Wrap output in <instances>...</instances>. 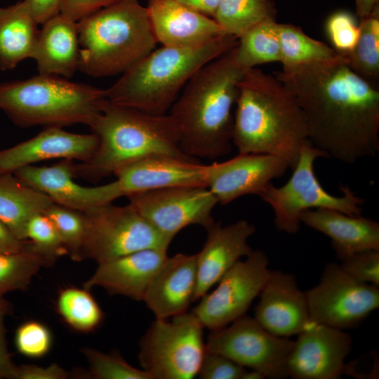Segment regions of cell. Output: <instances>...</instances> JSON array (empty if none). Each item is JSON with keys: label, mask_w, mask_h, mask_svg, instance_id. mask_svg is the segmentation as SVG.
Instances as JSON below:
<instances>
[{"label": "cell", "mask_w": 379, "mask_h": 379, "mask_svg": "<svg viewBox=\"0 0 379 379\" xmlns=\"http://www.w3.org/2000/svg\"><path fill=\"white\" fill-rule=\"evenodd\" d=\"M52 343L48 328L36 321H29L20 325L15 335L18 351L28 357L38 358L46 354Z\"/></svg>", "instance_id": "obj_38"}, {"label": "cell", "mask_w": 379, "mask_h": 379, "mask_svg": "<svg viewBox=\"0 0 379 379\" xmlns=\"http://www.w3.org/2000/svg\"><path fill=\"white\" fill-rule=\"evenodd\" d=\"M378 287L354 279L339 264H326L319 284L305 292L310 321L354 328L378 308Z\"/></svg>", "instance_id": "obj_12"}, {"label": "cell", "mask_w": 379, "mask_h": 379, "mask_svg": "<svg viewBox=\"0 0 379 379\" xmlns=\"http://www.w3.org/2000/svg\"><path fill=\"white\" fill-rule=\"evenodd\" d=\"M57 309L63 320L73 329L91 332L102 323L104 314L88 289L69 287L58 297Z\"/></svg>", "instance_id": "obj_33"}, {"label": "cell", "mask_w": 379, "mask_h": 379, "mask_svg": "<svg viewBox=\"0 0 379 379\" xmlns=\"http://www.w3.org/2000/svg\"><path fill=\"white\" fill-rule=\"evenodd\" d=\"M273 0H221L213 19L225 34L239 39L256 25L276 20Z\"/></svg>", "instance_id": "obj_31"}, {"label": "cell", "mask_w": 379, "mask_h": 379, "mask_svg": "<svg viewBox=\"0 0 379 379\" xmlns=\"http://www.w3.org/2000/svg\"><path fill=\"white\" fill-rule=\"evenodd\" d=\"M255 227L245 220L222 226L215 223L207 230V237L197 255V288L194 302L214 286L242 257L253 249L248 244Z\"/></svg>", "instance_id": "obj_20"}, {"label": "cell", "mask_w": 379, "mask_h": 379, "mask_svg": "<svg viewBox=\"0 0 379 379\" xmlns=\"http://www.w3.org/2000/svg\"><path fill=\"white\" fill-rule=\"evenodd\" d=\"M355 4V15L359 18L368 15L373 9L379 5V0H354Z\"/></svg>", "instance_id": "obj_48"}, {"label": "cell", "mask_w": 379, "mask_h": 379, "mask_svg": "<svg viewBox=\"0 0 379 379\" xmlns=\"http://www.w3.org/2000/svg\"><path fill=\"white\" fill-rule=\"evenodd\" d=\"M294 340L266 331L254 319L244 315L222 328L212 330L206 351L225 356L265 378L287 377L286 363Z\"/></svg>", "instance_id": "obj_11"}, {"label": "cell", "mask_w": 379, "mask_h": 379, "mask_svg": "<svg viewBox=\"0 0 379 379\" xmlns=\"http://www.w3.org/2000/svg\"><path fill=\"white\" fill-rule=\"evenodd\" d=\"M237 44V37L225 34L197 46L154 49L105 89L106 98L149 114H166L198 70Z\"/></svg>", "instance_id": "obj_5"}, {"label": "cell", "mask_w": 379, "mask_h": 379, "mask_svg": "<svg viewBox=\"0 0 379 379\" xmlns=\"http://www.w3.org/2000/svg\"><path fill=\"white\" fill-rule=\"evenodd\" d=\"M319 157L326 155L309 141L305 142L288 182L281 187L270 182L259 194L272 208L278 230L291 234L297 233L300 227V214L310 209L328 208L350 215H361L364 200L348 186H341L343 195L340 197L332 195L322 187L314 170V161Z\"/></svg>", "instance_id": "obj_8"}, {"label": "cell", "mask_w": 379, "mask_h": 379, "mask_svg": "<svg viewBox=\"0 0 379 379\" xmlns=\"http://www.w3.org/2000/svg\"><path fill=\"white\" fill-rule=\"evenodd\" d=\"M53 223L67 251V255L80 261L86 230L85 213L53 203L43 213Z\"/></svg>", "instance_id": "obj_35"}, {"label": "cell", "mask_w": 379, "mask_h": 379, "mask_svg": "<svg viewBox=\"0 0 379 379\" xmlns=\"http://www.w3.org/2000/svg\"><path fill=\"white\" fill-rule=\"evenodd\" d=\"M12 305L5 298H0V379H16V368L11 361L6 341L4 321L11 313Z\"/></svg>", "instance_id": "obj_42"}, {"label": "cell", "mask_w": 379, "mask_h": 379, "mask_svg": "<svg viewBox=\"0 0 379 379\" xmlns=\"http://www.w3.org/2000/svg\"><path fill=\"white\" fill-rule=\"evenodd\" d=\"M259 296L254 319L273 335L290 338L310 322L305 293L293 274L270 270Z\"/></svg>", "instance_id": "obj_18"}, {"label": "cell", "mask_w": 379, "mask_h": 379, "mask_svg": "<svg viewBox=\"0 0 379 379\" xmlns=\"http://www.w3.org/2000/svg\"><path fill=\"white\" fill-rule=\"evenodd\" d=\"M78 69L93 77L123 74L158 43L147 7L121 0L77 22Z\"/></svg>", "instance_id": "obj_6"}, {"label": "cell", "mask_w": 379, "mask_h": 379, "mask_svg": "<svg viewBox=\"0 0 379 379\" xmlns=\"http://www.w3.org/2000/svg\"><path fill=\"white\" fill-rule=\"evenodd\" d=\"M298 335L287 359V377L338 379L345 373V359L352 345L350 334L310 321Z\"/></svg>", "instance_id": "obj_15"}, {"label": "cell", "mask_w": 379, "mask_h": 379, "mask_svg": "<svg viewBox=\"0 0 379 379\" xmlns=\"http://www.w3.org/2000/svg\"><path fill=\"white\" fill-rule=\"evenodd\" d=\"M326 32L332 47L338 53H346L356 45L360 31L354 15L350 12L340 11L327 19Z\"/></svg>", "instance_id": "obj_39"}, {"label": "cell", "mask_w": 379, "mask_h": 379, "mask_svg": "<svg viewBox=\"0 0 379 379\" xmlns=\"http://www.w3.org/2000/svg\"><path fill=\"white\" fill-rule=\"evenodd\" d=\"M246 370L225 356L206 351L197 376L201 379H242Z\"/></svg>", "instance_id": "obj_41"}, {"label": "cell", "mask_w": 379, "mask_h": 379, "mask_svg": "<svg viewBox=\"0 0 379 379\" xmlns=\"http://www.w3.org/2000/svg\"><path fill=\"white\" fill-rule=\"evenodd\" d=\"M281 51L276 20H267L244 33L235 47V60L247 70L265 63L280 62Z\"/></svg>", "instance_id": "obj_30"}, {"label": "cell", "mask_w": 379, "mask_h": 379, "mask_svg": "<svg viewBox=\"0 0 379 379\" xmlns=\"http://www.w3.org/2000/svg\"><path fill=\"white\" fill-rule=\"evenodd\" d=\"M238 88L232 144L239 153L281 157L293 170L309 141L294 97L275 76L256 67L246 70Z\"/></svg>", "instance_id": "obj_3"}, {"label": "cell", "mask_w": 379, "mask_h": 379, "mask_svg": "<svg viewBox=\"0 0 379 379\" xmlns=\"http://www.w3.org/2000/svg\"><path fill=\"white\" fill-rule=\"evenodd\" d=\"M359 36L354 47L339 53L354 73L379 88V5L359 18Z\"/></svg>", "instance_id": "obj_29"}, {"label": "cell", "mask_w": 379, "mask_h": 379, "mask_svg": "<svg viewBox=\"0 0 379 379\" xmlns=\"http://www.w3.org/2000/svg\"><path fill=\"white\" fill-rule=\"evenodd\" d=\"M268 265L263 251L253 250L222 276L214 290L200 298L191 312L210 331L226 326L246 315L269 277Z\"/></svg>", "instance_id": "obj_13"}, {"label": "cell", "mask_w": 379, "mask_h": 379, "mask_svg": "<svg viewBox=\"0 0 379 379\" xmlns=\"http://www.w3.org/2000/svg\"><path fill=\"white\" fill-rule=\"evenodd\" d=\"M73 166V160L62 159L51 166H27L13 174L27 185L48 195L54 203L84 213L124 197L116 180L94 187L77 183Z\"/></svg>", "instance_id": "obj_17"}, {"label": "cell", "mask_w": 379, "mask_h": 379, "mask_svg": "<svg viewBox=\"0 0 379 379\" xmlns=\"http://www.w3.org/2000/svg\"><path fill=\"white\" fill-rule=\"evenodd\" d=\"M147 8L156 39L162 46H197L227 34L213 18L177 0H149Z\"/></svg>", "instance_id": "obj_23"}, {"label": "cell", "mask_w": 379, "mask_h": 379, "mask_svg": "<svg viewBox=\"0 0 379 379\" xmlns=\"http://www.w3.org/2000/svg\"><path fill=\"white\" fill-rule=\"evenodd\" d=\"M289 168L281 157L262 154L239 153L222 162L205 166L206 187L221 205L248 194H259L271 180Z\"/></svg>", "instance_id": "obj_16"}, {"label": "cell", "mask_w": 379, "mask_h": 379, "mask_svg": "<svg viewBox=\"0 0 379 379\" xmlns=\"http://www.w3.org/2000/svg\"><path fill=\"white\" fill-rule=\"evenodd\" d=\"M98 145L94 133L79 134L61 127H46L34 137L0 150V173H13L20 168L53 159L86 161Z\"/></svg>", "instance_id": "obj_19"}, {"label": "cell", "mask_w": 379, "mask_h": 379, "mask_svg": "<svg viewBox=\"0 0 379 379\" xmlns=\"http://www.w3.org/2000/svg\"><path fill=\"white\" fill-rule=\"evenodd\" d=\"M32 55L39 74L71 78L78 69L77 22L58 14L42 24Z\"/></svg>", "instance_id": "obj_26"}, {"label": "cell", "mask_w": 379, "mask_h": 379, "mask_svg": "<svg viewBox=\"0 0 379 379\" xmlns=\"http://www.w3.org/2000/svg\"><path fill=\"white\" fill-rule=\"evenodd\" d=\"M28 240L18 239L11 230L0 220V253H14L25 249Z\"/></svg>", "instance_id": "obj_46"}, {"label": "cell", "mask_w": 379, "mask_h": 379, "mask_svg": "<svg viewBox=\"0 0 379 379\" xmlns=\"http://www.w3.org/2000/svg\"><path fill=\"white\" fill-rule=\"evenodd\" d=\"M38 23L23 1L0 8V69L11 70L32 58L37 41Z\"/></svg>", "instance_id": "obj_27"}, {"label": "cell", "mask_w": 379, "mask_h": 379, "mask_svg": "<svg viewBox=\"0 0 379 379\" xmlns=\"http://www.w3.org/2000/svg\"><path fill=\"white\" fill-rule=\"evenodd\" d=\"M204 327L192 312L156 319L140 342L139 361L153 379H192L206 353Z\"/></svg>", "instance_id": "obj_9"}, {"label": "cell", "mask_w": 379, "mask_h": 379, "mask_svg": "<svg viewBox=\"0 0 379 379\" xmlns=\"http://www.w3.org/2000/svg\"><path fill=\"white\" fill-rule=\"evenodd\" d=\"M90 128L98 136V145L90 159L74 163V178L98 182L154 155L194 159L182 151L178 126L169 114L152 115L105 98L100 117Z\"/></svg>", "instance_id": "obj_4"}, {"label": "cell", "mask_w": 379, "mask_h": 379, "mask_svg": "<svg viewBox=\"0 0 379 379\" xmlns=\"http://www.w3.org/2000/svg\"><path fill=\"white\" fill-rule=\"evenodd\" d=\"M300 221L328 237L340 260L360 251L379 250V223L371 218L315 208L302 212Z\"/></svg>", "instance_id": "obj_25"}, {"label": "cell", "mask_w": 379, "mask_h": 379, "mask_svg": "<svg viewBox=\"0 0 379 379\" xmlns=\"http://www.w3.org/2000/svg\"><path fill=\"white\" fill-rule=\"evenodd\" d=\"M81 352L86 357L91 378L95 379H153L143 369L136 368L117 353H103L84 347Z\"/></svg>", "instance_id": "obj_37"}, {"label": "cell", "mask_w": 379, "mask_h": 379, "mask_svg": "<svg viewBox=\"0 0 379 379\" xmlns=\"http://www.w3.org/2000/svg\"><path fill=\"white\" fill-rule=\"evenodd\" d=\"M127 198L144 219L171 240L190 225L207 230L215 223L212 211L218 202L207 187L161 188L132 194Z\"/></svg>", "instance_id": "obj_14"}, {"label": "cell", "mask_w": 379, "mask_h": 379, "mask_svg": "<svg viewBox=\"0 0 379 379\" xmlns=\"http://www.w3.org/2000/svg\"><path fill=\"white\" fill-rule=\"evenodd\" d=\"M69 373L56 364L47 367L21 365L16 368V379H65Z\"/></svg>", "instance_id": "obj_44"}, {"label": "cell", "mask_w": 379, "mask_h": 379, "mask_svg": "<svg viewBox=\"0 0 379 379\" xmlns=\"http://www.w3.org/2000/svg\"><path fill=\"white\" fill-rule=\"evenodd\" d=\"M235 47L198 70L170 109L189 157L215 159L232 151V108L246 72L236 62Z\"/></svg>", "instance_id": "obj_2"}, {"label": "cell", "mask_w": 379, "mask_h": 379, "mask_svg": "<svg viewBox=\"0 0 379 379\" xmlns=\"http://www.w3.org/2000/svg\"><path fill=\"white\" fill-rule=\"evenodd\" d=\"M339 265L354 279L379 286V250L356 253L341 260Z\"/></svg>", "instance_id": "obj_40"}, {"label": "cell", "mask_w": 379, "mask_h": 379, "mask_svg": "<svg viewBox=\"0 0 379 379\" xmlns=\"http://www.w3.org/2000/svg\"><path fill=\"white\" fill-rule=\"evenodd\" d=\"M53 201L13 173H0V220L20 239L27 240L29 220L43 213Z\"/></svg>", "instance_id": "obj_28"}, {"label": "cell", "mask_w": 379, "mask_h": 379, "mask_svg": "<svg viewBox=\"0 0 379 379\" xmlns=\"http://www.w3.org/2000/svg\"><path fill=\"white\" fill-rule=\"evenodd\" d=\"M197 255L177 253L166 258L152 280L143 301L156 319L187 312L197 288Z\"/></svg>", "instance_id": "obj_24"}, {"label": "cell", "mask_w": 379, "mask_h": 379, "mask_svg": "<svg viewBox=\"0 0 379 379\" xmlns=\"http://www.w3.org/2000/svg\"><path fill=\"white\" fill-rule=\"evenodd\" d=\"M39 25L60 13L62 0H24Z\"/></svg>", "instance_id": "obj_45"}, {"label": "cell", "mask_w": 379, "mask_h": 379, "mask_svg": "<svg viewBox=\"0 0 379 379\" xmlns=\"http://www.w3.org/2000/svg\"><path fill=\"white\" fill-rule=\"evenodd\" d=\"M185 6L206 16L214 18L221 0H177Z\"/></svg>", "instance_id": "obj_47"}, {"label": "cell", "mask_w": 379, "mask_h": 379, "mask_svg": "<svg viewBox=\"0 0 379 379\" xmlns=\"http://www.w3.org/2000/svg\"><path fill=\"white\" fill-rule=\"evenodd\" d=\"M121 0H62L60 14L77 22L81 18Z\"/></svg>", "instance_id": "obj_43"}, {"label": "cell", "mask_w": 379, "mask_h": 379, "mask_svg": "<svg viewBox=\"0 0 379 379\" xmlns=\"http://www.w3.org/2000/svg\"><path fill=\"white\" fill-rule=\"evenodd\" d=\"M278 32L282 68L329 60L338 55L333 47L311 38L298 26L278 23Z\"/></svg>", "instance_id": "obj_32"}, {"label": "cell", "mask_w": 379, "mask_h": 379, "mask_svg": "<svg viewBox=\"0 0 379 379\" xmlns=\"http://www.w3.org/2000/svg\"><path fill=\"white\" fill-rule=\"evenodd\" d=\"M86 230L80 260L98 264L146 248L168 251L172 240L155 230L132 205L109 203L85 213Z\"/></svg>", "instance_id": "obj_10"}, {"label": "cell", "mask_w": 379, "mask_h": 379, "mask_svg": "<svg viewBox=\"0 0 379 379\" xmlns=\"http://www.w3.org/2000/svg\"><path fill=\"white\" fill-rule=\"evenodd\" d=\"M31 251L42 257L48 266L67 254L63 241L51 220L44 213L33 216L26 229Z\"/></svg>", "instance_id": "obj_36"}, {"label": "cell", "mask_w": 379, "mask_h": 379, "mask_svg": "<svg viewBox=\"0 0 379 379\" xmlns=\"http://www.w3.org/2000/svg\"><path fill=\"white\" fill-rule=\"evenodd\" d=\"M105 89L57 75L0 83V109L17 126L91 127L100 117Z\"/></svg>", "instance_id": "obj_7"}, {"label": "cell", "mask_w": 379, "mask_h": 379, "mask_svg": "<svg viewBox=\"0 0 379 379\" xmlns=\"http://www.w3.org/2000/svg\"><path fill=\"white\" fill-rule=\"evenodd\" d=\"M205 166L196 159L159 154L143 158L114 175L124 194L175 187H206Z\"/></svg>", "instance_id": "obj_21"}, {"label": "cell", "mask_w": 379, "mask_h": 379, "mask_svg": "<svg viewBox=\"0 0 379 379\" xmlns=\"http://www.w3.org/2000/svg\"><path fill=\"white\" fill-rule=\"evenodd\" d=\"M48 266L29 245L20 251L0 253V298L8 293L25 290L43 267Z\"/></svg>", "instance_id": "obj_34"}, {"label": "cell", "mask_w": 379, "mask_h": 379, "mask_svg": "<svg viewBox=\"0 0 379 379\" xmlns=\"http://www.w3.org/2000/svg\"><path fill=\"white\" fill-rule=\"evenodd\" d=\"M167 258L166 250L146 248L100 263L84 288L90 290L99 286L111 295L143 300L152 280Z\"/></svg>", "instance_id": "obj_22"}, {"label": "cell", "mask_w": 379, "mask_h": 379, "mask_svg": "<svg viewBox=\"0 0 379 379\" xmlns=\"http://www.w3.org/2000/svg\"><path fill=\"white\" fill-rule=\"evenodd\" d=\"M274 76L292 94L309 142L345 164L379 152V88L354 73L339 53L333 59L282 68Z\"/></svg>", "instance_id": "obj_1"}]
</instances>
